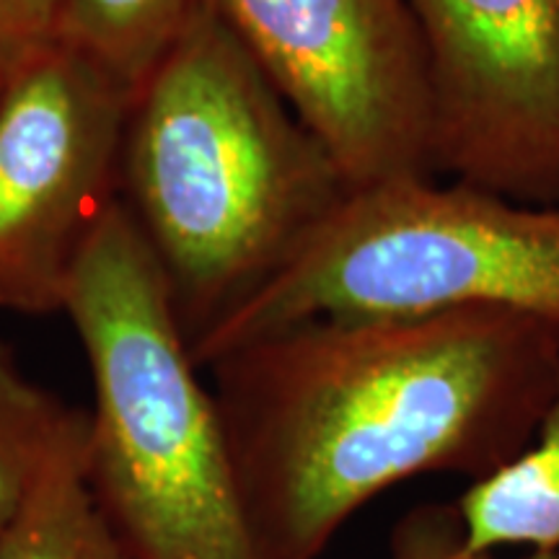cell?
Here are the masks:
<instances>
[{
  "label": "cell",
  "instance_id": "6da1fadb",
  "mask_svg": "<svg viewBox=\"0 0 559 559\" xmlns=\"http://www.w3.org/2000/svg\"><path fill=\"white\" fill-rule=\"evenodd\" d=\"M260 559H319L362 506L428 474L479 481L534 440L559 324L500 309L311 319L205 368Z\"/></svg>",
  "mask_w": 559,
  "mask_h": 559
},
{
  "label": "cell",
  "instance_id": "7a4b0ae2",
  "mask_svg": "<svg viewBox=\"0 0 559 559\" xmlns=\"http://www.w3.org/2000/svg\"><path fill=\"white\" fill-rule=\"evenodd\" d=\"M321 138L205 0L132 96L120 200L187 345L262 290L353 194Z\"/></svg>",
  "mask_w": 559,
  "mask_h": 559
},
{
  "label": "cell",
  "instance_id": "3957f363",
  "mask_svg": "<svg viewBox=\"0 0 559 559\" xmlns=\"http://www.w3.org/2000/svg\"><path fill=\"white\" fill-rule=\"evenodd\" d=\"M62 313L94 379L88 485L132 559H260L218 404L122 200L91 234Z\"/></svg>",
  "mask_w": 559,
  "mask_h": 559
},
{
  "label": "cell",
  "instance_id": "277c9868",
  "mask_svg": "<svg viewBox=\"0 0 559 559\" xmlns=\"http://www.w3.org/2000/svg\"><path fill=\"white\" fill-rule=\"evenodd\" d=\"M500 309L559 324V205L438 177L355 190L283 272L190 347L207 368L311 319Z\"/></svg>",
  "mask_w": 559,
  "mask_h": 559
},
{
  "label": "cell",
  "instance_id": "5b68a950",
  "mask_svg": "<svg viewBox=\"0 0 559 559\" xmlns=\"http://www.w3.org/2000/svg\"><path fill=\"white\" fill-rule=\"evenodd\" d=\"M132 94L45 41L0 86V309L62 311L91 234L120 200Z\"/></svg>",
  "mask_w": 559,
  "mask_h": 559
},
{
  "label": "cell",
  "instance_id": "8992f818",
  "mask_svg": "<svg viewBox=\"0 0 559 559\" xmlns=\"http://www.w3.org/2000/svg\"><path fill=\"white\" fill-rule=\"evenodd\" d=\"M353 190L438 177L409 0H213Z\"/></svg>",
  "mask_w": 559,
  "mask_h": 559
},
{
  "label": "cell",
  "instance_id": "52a82bcc",
  "mask_svg": "<svg viewBox=\"0 0 559 559\" xmlns=\"http://www.w3.org/2000/svg\"><path fill=\"white\" fill-rule=\"evenodd\" d=\"M409 3L438 177L559 205V0Z\"/></svg>",
  "mask_w": 559,
  "mask_h": 559
},
{
  "label": "cell",
  "instance_id": "ba28073f",
  "mask_svg": "<svg viewBox=\"0 0 559 559\" xmlns=\"http://www.w3.org/2000/svg\"><path fill=\"white\" fill-rule=\"evenodd\" d=\"M453 506L472 549L559 551V386L526 449Z\"/></svg>",
  "mask_w": 559,
  "mask_h": 559
},
{
  "label": "cell",
  "instance_id": "9c48e42d",
  "mask_svg": "<svg viewBox=\"0 0 559 559\" xmlns=\"http://www.w3.org/2000/svg\"><path fill=\"white\" fill-rule=\"evenodd\" d=\"M205 0H62L50 41L132 96L169 58Z\"/></svg>",
  "mask_w": 559,
  "mask_h": 559
},
{
  "label": "cell",
  "instance_id": "30bf717a",
  "mask_svg": "<svg viewBox=\"0 0 559 559\" xmlns=\"http://www.w3.org/2000/svg\"><path fill=\"white\" fill-rule=\"evenodd\" d=\"M88 432V412L68 407L21 368L0 342V534L70 445Z\"/></svg>",
  "mask_w": 559,
  "mask_h": 559
},
{
  "label": "cell",
  "instance_id": "8fae6325",
  "mask_svg": "<svg viewBox=\"0 0 559 559\" xmlns=\"http://www.w3.org/2000/svg\"><path fill=\"white\" fill-rule=\"evenodd\" d=\"M0 559H132L88 485V432L0 534Z\"/></svg>",
  "mask_w": 559,
  "mask_h": 559
},
{
  "label": "cell",
  "instance_id": "7c38bea8",
  "mask_svg": "<svg viewBox=\"0 0 559 559\" xmlns=\"http://www.w3.org/2000/svg\"><path fill=\"white\" fill-rule=\"evenodd\" d=\"M500 549H472L464 542L456 506H423L409 510L391 531L389 559H502ZM515 559H559V551L531 549Z\"/></svg>",
  "mask_w": 559,
  "mask_h": 559
},
{
  "label": "cell",
  "instance_id": "4fadbf2b",
  "mask_svg": "<svg viewBox=\"0 0 559 559\" xmlns=\"http://www.w3.org/2000/svg\"><path fill=\"white\" fill-rule=\"evenodd\" d=\"M34 47H39V41L26 34L13 0H0V86L11 79L21 62L29 58Z\"/></svg>",
  "mask_w": 559,
  "mask_h": 559
},
{
  "label": "cell",
  "instance_id": "5bb4252c",
  "mask_svg": "<svg viewBox=\"0 0 559 559\" xmlns=\"http://www.w3.org/2000/svg\"><path fill=\"white\" fill-rule=\"evenodd\" d=\"M13 5H16L21 24L34 41H39V45L50 41L62 0H13Z\"/></svg>",
  "mask_w": 559,
  "mask_h": 559
}]
</instances>
